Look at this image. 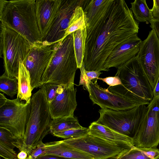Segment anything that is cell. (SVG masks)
Returning a JSON list of instances; mask_svg holds the SVG:
<instances>
[{"label": "cell", "instance_id": "obj_1", "mask_svg": "<svg viewBox=\"0 0 159 159\" xmlns=\"http://www.w3.org/2000/svg\"><path fill=\"white\" fill-rule=\"evenodd\" d=\"M138 23L125 1L114 0L107 20L87 34L84 65L87 71H107L105 62L118 45L137 34Z\"/></svg>", "mask_w": 159, "mask_h": 159}, {"label": "cell", "instance_id": "obj_2", "mask_svg": "<svg viewBox=\"0 0 159 159\" xmlns=\"http://www.w3.org/2000/svg\"><path fill=\"white\" fill-rule=\"evenodd\" d=\"M1 23L16 31L31 45L42 41L35 0H0Z\"/></svg>", "mask_w": 159, "mask_h": 159}, {"label": "cell", "instance_id": "obj_3", "mask_svg": "<svg viewBox=\"0 0 159 159\" xmlns=\"http://www.w3.org/2000/svg\"><path fill=\"white\" fill-rule=\"evenodd\" d=\"M31 98V108L27 123L25 136L20 151L26 152L28 156L43 142L50 133L51 121L48 103L42 87Z\"/></svg>", "mask_w": 159, "mask_h": 159}, {"label": "cell", "instance_id": "obj_4", "mask_svg": "<svg viewBox=\"0 0 159 159\" xmlns=\"http://www.w3.org/2000/svg\"><path fill=\"white\" fill-rule=\"evenodd\" d=\"M73 33L61 41L48 69L42 76V85L47 83L64 85L74 83L78 68L74 51Z\"/></svg>", "mask_w": 159, "mask_h": 159}, {"label": "cell", "instance_id": "obj_5", "mask_svg": "<svg viewBox=\"0 0 159 159\" xmlns=\"http://www.w3.org/2000/svg\"><path fill=\"white\" fill-rule=\"evenodd\" d=\"M0 28V56L3 60L4 73L18 79L20 62L25 60L31 45L20 34L1 23Z\"/></svg>", "mask_w": 159, "mask_h": 159}, {"label": "cell", "instance_id": "obj_6", "mask_svg": "<svg viewBox=\"0 0 159 159\" xmlns=\"http://www.w3.org/2000/svg\"><path fill=\"white\" fill-rule=\"evenodd\" d=\"M31 108V99L24 102L11 100L0 93V127L10 130L23 144Z\"/></svg>", "mask_w": 159, "mask_h": 159}, {"label": "cell", "instance_id": "obj_7", "mask_svg": "<svg viewBox=\"0 0 159 159\" xmlns=\"http://www.w3.org/2000/svg\"><path fill=\"white\" fill-rule=\"evenodd\" d=\"M146 105H142L125 111L101 108L98 111L100 117L96 121L119 133L132 138L147 111Z\"/></svg>", "mask_w": 159, "mask_h": 159}, {"label": "cell", "instance_id": "obj_8", "mask_svg": "<svg viewBox=\"0 0 159 159\" xmlns=\"http://www.w3.org/2000/svg\"><path fill=\"white\" fill-rule=\"evenodd\" d=\"M61 41L54 43L43 41L31 45L27 58L23 62L30 73L33 90L42 86V76L48 69Z\"/></svg>", "mask_w": 159, "mask_h": 159}, {"label": "cell", "instance_id": "obj_9", "mask_svg": "<svg viewBox=\"0 0 159 159\" xmlns=\"http://www.w3.org/2000/svg\"><path fill=\"white\" fill-rule=\"evenodd\" d=\"M116 76L120 77L123 86L136 96L150 102L153 99V89L136 56L118 68Z\"/></svg>", "mask_w": 159, "mask_h": 159}, {"label": "cell", "instance_id": "obj_10", "mask_svg": "<svg viewBox=\"0 0 159 159\" xmlns=\"http://www.w3.org/2000/svg\"><path fill=\"white\" fill-rule=\"evenodd\" d=\"M63 141L90 155L94 159H114L133 147L118 145L89 133L78 138L67 139Z\"/></svg>", "mask_w": 159, "mask_h": 159}, {"label": "cell", "instance_id": "obj_11", "mask_svg": "<svg viewBox=\"0 0 159 159\" xmlns=\"http://www.w3.org/2000/svg\"><path fill=\"white\" fill-rule=\"evenodd\" d=\"M94 82L88 80H80L79 85H83L89 93V97L93 104H96L101 108H107L115 111H125L132 109L137 106L148 105V102L138 101L123 97L100 87L97 80Z\"/></svg>", "mask_w": 159, "mask_h": 159}, {"label": "cell", "instance_id": "obj_12", "mask_svg": "<svg viewBox=\"0 0 159 159\" xmlns=\"http://www.w3.org/2000/svg\"><path fill=\"white\" fill-rule=\"evenodd\" d=\"M132 137L134 146L140 148H157L159 143V97H154Z\"/></svg>", "mask_w": 159, "mask_h": 159}, {"label": "cell", "instance_id": "obj_13", "mask_svg": "<svg viewBox=\"0 0 159 159\" xmlns=\"http://www.w3.org/2000/svg\"><path fill=\"white\" fill-rule=\"evenodd\" d=\"M136 56L153 90L159 77V39L153 30L142 41Z\"/></svg>", "mask_w": 159, "mask_h": 159}, {"label": "cell", "instance_id": "obj_14", "mask_svg": "<svg viewBox=\"0 0 159 159\" xmlns=\"http://www.w3.org/2000/svg\"><path fill=\"white\" fill-rule=\"evenodd\" d=\"M85 2L86 0H62L57 15L42 42L54 43L63 40L75 8L78 6L83 7Z\"/></svg>", "mask_w": 159, "mask_h": 159}, {"label": "cell", "instance_id": "obj_15", "mask_svg": "<svg viewBox=\"0 0 159 159\" xmlns=\"http://www.w3.org/2000/svg\"><path fill=\"white\" fill-rule=\"evenodd\" d=\"M76 92L74 83L65 85L52 101L48 103L51 119L74 116V111L77 106Z\"/></svg>", "mask_w": 159, "mask_h": 159}, {"label": "cell", "instance_id": "obj_16", "mask_svg": "<svg viewBox=\"0 0 159 159\" xmlns=\"http://www.w3.org/2000/svg\"><path fill=\"white\" fill-rule=\"evenodd\" d=\"M142 41L137 34L132 36L116 46L106 59L104 67L107 71L111 67L117 68L136 56Z\"/></svg>", "mask_w": 159, "mask_h": 159}, {"label": "cell", "instance_id": "obj_17", "mask_svg": "<svg viewBox=\"0 0 159 159\" xmlns=\"http://www.w3.org/2000/svg\"><path fill=\"white\" fill-rule=\"evenodd\" d=\"M114 0H86L83 7L87 20V33L108 17Z\"/></svg>", "mask_w": 159, "mask_h": 159}, {"label": "cell", "instance_id": "obj_18", "mask_svg": "<svg viewBox=\"0 0 159 159\" xmlns=\"http://www.w3.org/2000/svg\"><path fill=\"white\" fill-rule=\"evenodd\" d=\"M62 0H35L36 12L42 41L51 27Z\"/></svg>", "mask_w": 159, "mask_h": 159}, {"label": "cell", "instance_id": "obj_19", "mask_svg": "<svg viewBox=\"0 0 159 159\" xmlns=\"http://www.w3.org/2000/svg\"><path fill=\"white\" fill-rule=\"evenodd\" d=\"M89 128V134L92 135L120 146H134L132 137L119 133L96 121L92 123Z\"/></svg>", "mask_w": 159, "mask_h": 159}, {"label": "cell", "instance_id": "obj_20", "mask_svg": "<svg viewBox=\"0 0 159 159\" xmlns=\"http://www.w3.org/2000/svg\"><path fill=\"white\" fill-rule=\"evenodd\" d=\"M45 144V155H54L74 159H94L90 155L73 148L63 140L48 142Z\"/></svg>", "mask_w": 159, "mask_h": 159}, {"label": "cell", "instance_id": "obj_21", "mask_svg": "<svg viewBox=\"0 0 159 159\" xmlns=\"http://www.w3.org/2000/svg\"><path fill=\"white\" fill-rule=\"evenodd\" d=\"M18 90L17 98L27 102L31 100L32 91L31 78L29 70L22 60L19 63L18 75Z\"/></svg>", "mask_w": 159, "mask_h": 159}, {"label": "cell", "instance_id": "obj_22", "mask_svg": "<svg viewBox=\"0 0 159 159\" xmlns=\"http://www.w3.org/2000/svg\"><path fill=\"white\" fill-rule=\"evenodd\" d=\"M75 53L77 67L80 69L84 63L87 37V28L79 29L73 33Z\"/></svg>", "mask_w": 159, "mask_h": 159}, {"label": "cell", "instance_id": "obj_23", "mask_svg": "<svg viewBox=\"0 0 159 159\" xmlns=\"http://www.w3.org/2000/svg\"><path fill=\"white\" fill-rule=\"evenodd\" d=\"M83 127L79 124L76 117L70 116L51 120L50 133L52 134L59 131L72 129H80Z\"/></svg>", "mask_w": 159, "mask_h": 159}, {"label": "cell", "instance_id": "obj_24", "mask_svg": "<svg viewBox=\"0 0 159 159\" xmlns=\"http://www.w3.org/2000/svg\"><path fill=\"white\" fill-rule=\"evenodd\" d=\"M131 4L130 9L137 21L150 23L153 19L151 9L145 0H135Z\"/></svg>", "mask_w": 159, "mask_h": 159}, {"label": "cell", "instance_id": "obj_25", "mask_svg": "<svg viewBox=\"0 0 159 159\" xmlns=\"http://www.w3.org/2000/svg\"><path fill=\"white\" fill-rule=\"evenodd\" d=\"M87 26V19L83 8L81 6H77L71 18L64 38L76 31Z\"/></svg>", "mask_w": 159, "mask_h": 159}, {"label": "cell", "instance_id": "obj_26", "mask_svg": "<svg viewBox=\"0 0 159 159\" xmlns=\"http://www.w3.org/2000/svg\"><path fill=\"white\" fill-rule=\"evenodd\" d=\"M18 90V79L11 78L4 73L0 77V91L11 97L17 94Z\"/></svg>", "mask_w": 159, "mask_h": 159}, {"label": "cell", "instance_id": "obj_27", "mask_svg": "<svg viewBox=\"0 0 159 159\" xmlns=\"http://www.w3.org/2000/svg\"><path fill=\"white\" fill-rule=\"evenodd\" d=\"M0 142L10 148H18L20 151L22 144L20 140L8 129L0 127Z\"/></svg>", "mask_w": 159, "mask_h": 159}, {"label": "cell", "instance_id": "obj_28", "mask_svg": "<svg viewBox=\"0 0 159 159\" xmlns=\"http://www.w3.org/2000/svg\"><path fill=\"white\" fill-rule=\"evenodd\" d=\"M89 128L72 129L54 133L52 134L54 136L64 139L78 138L89 133Z\"/></svg>", "mask_w": 159, "mask_h": 159}, {"label": "cell", "instance_id": "obj_29", "mask_svg": "<svg viewBox=\"0 0 159 159\" xmlns=\"http://www.w3.org/2000/svg\"><path fill=\"white\" fill-rule=\"evenodd\" d=\"M65 86L52 83H47L42 86L44 89L48 103L51 102L57 95L62 90Z\"/></svg>", "mask_w": 159, "mask_h": 159}, {"label": "cell", "instance_id": "obj_30", "mask_svg": "<svg viewBox=\"0 0 159 159\" xmlns=\"http://www.w3.org/2000/svg\"><path fill=\"white\" fill-rule=\"evenodd\" d=\"M117 159H152L140 148L134 146L127 152L121 155Z\"/></svg>", "mask_w": 159, "mask_h": 159}, {"label": "cell", "instance_id": "obj_31", "mask_svg": "<svg viewBox=\"0 0 159 159\" xmlns=\"http://www.w3.org/2000/svg\"><path fill=\"white\" fill-rule=\"evenodd\" d=\"M0 156L4 158L18 159L17 155L14 149H12L0 142Z\"/></svg>", "mask_w": 159, "mask_h": 159}, {"label": "cell", "instance_id": "obj_32", "mask_svg": "<svg viewBox=\"0 0 159 159\" xmlns=\"http://www.w3.org/2000/svg\"><path fill=\"white\" fill-rule=\"evenodd\" d=\"M80 80H88L91 81L98 80L102 72L98 71H87L85 70L84 63L80 68Z\"/></svg>", "mask_w": 159, "mask_h": 159}, {"label": "cell", "instance_id": "obj_33", "mask_svg": "<svg viewBox=\"0 0 159 159\" xmlns=\"http://www.w3.org/2000/svg\"><path fill=\"white\" fill-rule=\"evenodd\" d=\"M45 146V143L42 142L28 156H30L33 159H37L38 157L45 155L46 153Z\"/></svg>", "mask_w": 159, "mask_h": 159}, {"label": "cell", "instance_id": "obj_34", "mask_svg": "<svg viewBox=\"0 0 159 159\" xmlns=\"http://www.w3.org/2000/svg\"><path fill=\"white\" fill-rule=\"evenodd\" d=\"M98 79L105 82L110 87L115 86L119 85H122L121 80L118 76L108 77L104 78H98Z\"/></svg>", "mask_w": 159, "mask_h": 159}, {"label": "cell", "instance_id": "obj_35", "mask_svg": "<svg viewBox=\"0 0 159 159\" xmlns=\"http://www.w3.org/2000/svg\"><path fill=\"white\" fill-rule=\"evenodd\" d=\"M140 148L152 159H159V149L157 148Z\"/></svg>", "mask_w": 159, "mask_h": 159}, {"label": "cell", "instance_id": "obj_36", "mask_svg": "<svg viewBox=\"0 0 159 159\" xmlns=\"http://www.w3.org/2000/svg\"><path fill=\"white\" fill-rule=\"evenodd\" d=\"M152 8L151 9L153 19L159 20V0H153Z\"/></svg>", "mask_w": 159, "mask_h": 159}, {"label": "cell", "instance_id": "obj_37", "mask_svg": "<svg viewBox=\"0 0 159 159\" xmlns=\"http://www.w3.org/2000/svg\"><path fill=\"white\" fill-rule=\"evenodd\" d=\"M150 23V27L155 31L159 39V20L153 19Z\"/></svg>", "mask_w": 159, "mask_h": 159}, {"label": "cell", "instance_id": "obj_38", "mask_svg": "<svg viewBox=\"0 0 159 159\" xmlns=\"http://www.w3.org/2000/svg\"><path fill=\"white\" fill-rule=\"evenodd\" d=\"M37 159H74L69 158L56 156L45 155L38 157Z\"/></svg>", "mask_w": 159, "mask_h": 159}, {"label": "cell", "instance_id": "obj_39", "mask_svg": "<svg viewBox=\"0 0 159 159\" xmlns=\"http://www.w3.org/2000/svg\"><path fill=\"white\" fill-rule=\"evenodd\" d=\"M154 97H159V77L153 90Z\"/></svg>", "mask_w": 159, "mask_h": 159}, {"label": "cell", "instance_id": "obj_40", "mask_svg": "<svg viewBox=\"0 0 159 159\" xmlns=\"http://www.w3.org/2000/svg\"><path fill=\"white\" fill-rule=\"evenodd\" d=\"M28 157L27 153L23 151H20L17 154L18 159H26Z\"/></svg>", "mask_w": 159, "mask_h": 159}, {"label": "cell", "instance_id": "obj_41", "mask_svg": "<svg viewBox=\"0 0 159 159\" xmlns=\"http://www.w3.org/2000/svg\"><path fill=\"white\" fill-rule=\"evenodd\" d=\"M4 159H8L7 158H4ZM26 159H33L30 156H28V157Z\"/></svg>", "mask_w": 159, "mask_h": 159}, {"label": "cell", "instance_id": "obj_42", "mask_svg": "<svg viewBox=\"0 0 159 159\" xmlns=\"http://www.w3.org/2000/svg\"><path fill=\"white\" fill-rule=\"evenodd\" d=\"M114 159H116V158H115Z\"/></svg>", "mask_w": 159, "mask_h": 159}]
</instances>
